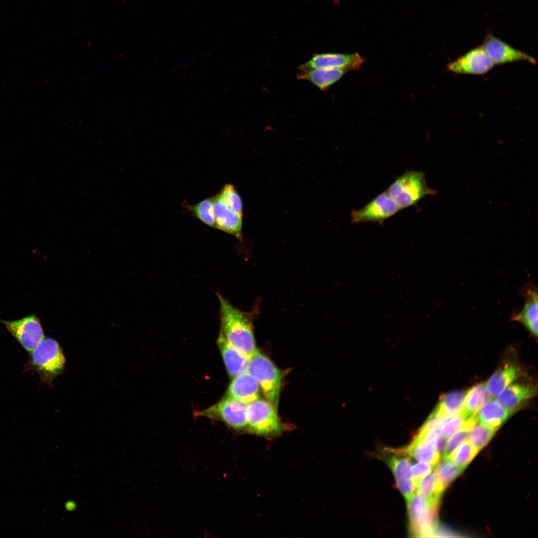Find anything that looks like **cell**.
I'll return each mask as SVG.
<instances>
[{
  "label": "cell",
  "instance_id": "cell-19",
  "mask_svg": "<svg viewBox=\"0 0 538 538\" xmlns=\"http://www.w3.org/2000/svg\"><path fill=\"white\" fill-rule=\"evenodd\" d=\"M512 413V411L502 406L496 399H489L478 411V420L496 431Z\"/></svg>",
  "mask_w": 538,
  "mask_h": 538
},
{
  "label": "cell",
  "instance_id": "cell-7",
  "mask_svg": "<svg viewBox=\"0 0 538 538\" xmlns=\"http://www.w3.org/2000/svg\"><path fill=\"white\" fill-rule=\"evenodd\" d=\"M247 403L227 397L197 414L221 420L232 428L240 430L247 429Z\"/></svg>",
  "mask_w": 538,
  "mask_h": 538
},
{
  "label": "cell",
  "instance_id": "cell-21",
  "mask_svg": "<svg viewBox=\"0 0 538 538\" xmlns=\"http://www.w3.org/2000/svg\"><path fill=\"white\" fill-rule=\"evenodd\" d=\"M485 384H479L466 393L463 408L460 415L465 419L478 415L483 405L489 399Z\"/></svg>",
  "mask_w": 538,
  "mask_h": 538
},
{
  "label": "cell",
  "instance_id": "cell-26",
  "mask_svg": "<svg viewBox=\"0 0 538 538\" xmlns=\"http://www.w3.org/2000/svg\"><path fill=\"white\" fill-rule=\"evenodd\" d=\"M442 458L437 463L434 472L441 485L445 489L464 470L456 466L450 458Z\"/></svg>",
  "mask_w": 538,
  "mask_h": 538
},
{
  "label": "cell",
  "instance_id": "cell-25",
  "mask_svg": "<svg viewBox=\"0 0 538 538\" xmlns=\"http://www.w3.org/2000/svg\"><path fill=\"white\" fill-rule=\"evenodd\" d=\"M214 196L202 200L198 203L191 205L185 204L187 211L195 218L206 225L216 228L213 213Z\"/></svg>",
  "mask_w": 538,
  "mask_h": 538
},
{
  "label": "cell",
  "instance_id": "cell-11",
  "mask_svg": "<svg viewBox=\"0 0 538 538\" xmlns=\"http://www.w3.org/2000/svg\"><path fill=\"white\" fill-rule=\"evenodd\" d=\"M365 59L358 53L343 54L323 53L314 54L308 61L300 65L299 72L314 69L348 67L352 70L362 67Z\"/></svg>",
  "mask_w": 538,
  "mask_h": 538
},
{
  "label": "cell",
  "instance_id": "cell-14",
  "mask_svg": "<svg viewBox=\"0 0 538 538\" xmlns=\"http://www.w3.org/2000/svg\"><path fill=\"white\" fill-rule=\"evenodd\" d=\"M213 213L217 229L242 240V216L233 211L219 193L214 196Z\"/></svg>",
  "mask_w": 538,
  "mask_h": 538
},
{
  "label": "cell",
  "instance_id": "cell-18",
  "mask_svg": "<svg viewBox=\"0 0 538 538\" xmlns=\"http://www.w3.org/2000/svg\"><path fill=\"white\" fill-rule=\"evenodd\" d=\"M217 344L230 376L235 377L246 371L250 358L233 347L220 332Z\"/></svg>",
  "mask_w": 538,
  "mask_h": 538
},
{
  "label": "cell",
  "instance_id": "cell-5",
  "mask_svg": "<svg viewBox=\"0 0 538 538\" xmlns=\"http://www.w3.org/2000/svg\"><path fill=\"white\" fill-rule=\"evenodd\" d=\"M275 409L269 401L262 399L248 404L247 430L266 437L280 434L284 430V426L280 422Z\"/></svg>",
  "mask_w": 538,
  "mask_h": 538
},
{
  "label": "cell",
  "instance_id": "cell-13",
  "mask_svg": "<svg viewBox=\"0 0 538 538\" xmlns=\"http://www.w3.org/2000/svg\"><path fill=\"white\" fill-rule=\"evenodd\" d=\"M521 294L525 299L523 308L512 314L511 320L521 323L535 337L538 335V295L537 287L533 283L524 286Z\"/></svg>",
  "mask_w": 538,
  "mask_h": 538
},
{
  "label": "cell",
  "instance_id": "cell-27",
  "mask_svg": "<svg viewBox=\"0 0 538 538\" xmlns=\"http://www.w3.org/2000/svg\"><path fill=\"white\" fill-rule=\"evenodd\" d=\"M495 431L478 420L469 431L468 441L479 451L489 443Z\"/></svg>",
  "mask_w": 538,
  "mask_h": 538
},
{
  "label": "cell",
  "instance_id": "cell-9",
  "mask_svg": "<svg viewBox=\"0 0 538 538\" xmlns=\"http://www.w3.org/2000/svg\"><path fill=\"white\" fill-rule=\"evenodd\" d=\"M401 209L387 191L381 193L362 208L351 214L353 223H382Z\"/></svg>",
  "mask_w": 538,
  "mask_h": 538
},
{
  "label": "cell",
  "instance_id": "cell-6",
  "mask_svg": "<svg viewBox=\"0 0 538 538\" xmlns=\"http://www.w3.org/2000/svg\"><path fill=\"white\" fill-rule=\"evenodd\" d=\"M410 534L415 537H428L433 533L437 522L438 507L430 505L415 495L407 504Z\"/></svg>",
  "mask_w": 538,
  "mask_h": 538
},
{
  "label": "cell",
  "instance_id": "cell-32",
  "mask_svg": "<svg viewBox=\"0 0 538 538\" xmlns=\"http://www.w3.org/2000/svg\"><path fill=\"white\" fill-rule=\"evenodd\" d=\"M466 420L460 414L445 418L439 429L440 435L443 439H447L463 427Z\"/></svg>",
  "mask_w": 538,
  "mask_h": 538
},
{
  "label": "cell",
  "instance_id": "cell-33",
  "mask_svg": "<svg viewBox=\"0 0 538 538\" xmlns=\"http://www.w3.org/2000/svg\"><path fill=\"white\" fill-rule=\"evenodd\" d=\"M432 465L424 462H418L412 466L410 470L412 478L418 482L422 477L430 473L433 468Z\"/></svg>",
  "mask_w": 538,
  "mask_h": 538
},
{
  "label": "cell",
  "instance_id": "cell-20",
  "mask_svg": "<svg viewBox=\"0 0 538 538\" xmlns=\"http://www.w3.org/2000/svg\"><path fill=\"white\" fill-rule=\"evenodd\" d=\"M519 370L514 364L500 368L490 378L485 384L490 396L496 398L516 379Z\"/></svg>",
  "mask_w": 538,
  "mask_h": 538
},
{
  "label": "cell",
  "instance_id": "cell-1",
  "mask_svg": "<svg viewBox=\"0 0 538 538\" xmlns=\"http://www.w3.org/2000/svg\"><path fill=\"white\" fill-rule=\"evenodd\" d=\"M220 305V332L235 349L250 358L256 348L253 316L216 293Z\"/></svg>",
  "mask_w": 538,
  "mask_h": 538
},
{
  "label": "cell",
  "instance_id": "cell-3",
  "mask_svg": "<svg viewBox=\"0 0 538 538\" xmlns=\"http://www.w3.org/2000/svg\"><path fill=\"white\" fill-rule=\"evenodd\" d=\"M400 209L417 203L434 191L428 188L422 172L408 171L399 177L386 191Z\"/></svg>",
  "mask_w": 538,
  "mask_h": 538
},
{
  "label": "cell",
  "instance_id": "cell-28",
  "mask_svg": "<svg viewBox=\"0 0 538 538\" xmlns=\"http://www.w3.org/2000/svg\"><path fill=\"white\" fill-rule=\"evenodd\" d=\"M387 463L394 475L396 483L412 478L410 460L408 457L392 456L387 459Z\"/></svg>",
  "mask_w": 538,
  "mask_h": 538
},
{
  "label": "cell",
  "instance_id": "cell-10",
  "mask_svg": "<svg viewBox=\"0 0 538 538\" xmlns=\"http://www.w3.org/2000/svg\"><path fill=\"white\" fill-rule=\"evenodd\" d=\"M495 64L483 46L474 48L447 65L448 71L456 74L483 75Z\"/></svg>",
  "mask_w": 538,
  "mask_h": 538
},
{
  "label": "cell",
  "instance_id": "cell-22",
  "mask_svg": "<svg viewBox=\"0 0 538 538\" xmlns=\"http://www.w3.org/2000/svg\"><path fill=\"white\" fill-rule=\"evenodd\" d=\"M466 393L455 391L444 396L431 416L447 418L460 415L464 405Z\"/></svg>",
  "mask_w": 538,
  "mask_h": 538
},
{
  "label": "cell",
  "instance_id": "cell-16",
  "mask_svg": "<svg viewBox=\"0 0 538 538\" xmlns=\"http://www.w3.org/2000/svg\"><path fill=\"white\" fill-rule=\"evenodd\" d=\"M537 390L532 384L512 383L496 398L504 407L512 412L536 394Z\"/></svg>",
  "mask_w": 538,
  "mask_h": 538
},
{
  "label": "cell",
  "instance_id": "cell-31",
  "mask_svg": "<svg viewBox=\"0 0 538 538\" xmlns=\"http://www.w3.org/2000/svg\"><path fill=\"white\" fill-rule=\"evenodd\" d=\"M465 424L447 438L443 449L442 458H449L455 449L468 438L471 427Z\"/></svg>",
  "mask_w": 538,
  "mask_h": 538
},
{
  "label": "cell",
  "instance_id": "cell-15",
  "mask_svg": "<svg viewBox=\"0 0 538 538\" xmlns=\"http://www.w3.org/2000/svg\"><path fill=\"white\" fill-rule=\"evenodd\" d=\"M259 395V383L256 378L247 371L235 377L227 392V397L247 404L258 399Z\"/></svg>",
  "mask_w": 538,
  "mask_h": 538
},
{
  "label": "cell",
  "instance_id": "cell-24",
  "mask_svg": "<svg viewBox=\"0 0 538 538\" xmlns=\"http://www.w3.org/2000/svg\"><path fill=\"white\" fill-rule=\"evenodd\" d=\"M417 495L426 500L430 505L438 507L439 499L444 490L434 472L429 473L417 482Z\"/></svg>",
  "mask_w": 538,
  "mask_h": 538
},
{
  "label": "cell",
  "instance_id": "cell-8",
  "mask_svg": "<svg viewBox=\"0 0 538 538\" xmlns=\"http://www.w3.org/2000/svg\"><path fill=\"white\" fill-rule=\"evenodd\" d=\"M0 321L29 353L32 351L44 338L40 321L35 315H31L18 320L0 319Z\"/></svg>",
  "mask_w": 538,
  "mask_h": 538
},
{
  "label": "cell",
  "instance_id": "cell-17",
  "mask_svg": "<svg viewBox=\"0 0 538 538\" xmlns=\"http://www.w3.org/2000/svg\"><path fill=\"white\" fill-rule=\"evenodd\" d=\"M350 70L352 69L348 67L317 69L298 71L296 76L298 79L307 80L320 90L325 91Z\"/></svg>",
  "mask_w": 538,
  "mask_h": 538
},
{
  "label": "cell",
  "instance_id": "cell-4",
  "mask_svg": "<svg viewBox=\"0 0 538 538\" xmlns=\"http://www.w3.org/2000/svg\"><path fill=\"white\" fill-rule=\"evenodd\" d=\"M246 371L256 378L266 399L276 408L281 383V376L277 368L256 349L250 358Z\"/></svg>",
  "mask_w": 538,
  "mask_h": 538
},
{
  "label": "cell",
  "instance_id": "cell-2",
  "mask_svg": "<svg viewBox=\"0 0 538 538\" xmlns=\"http://www.w3.org/2000/svg\"><path fill=\"white\" fill-rule=\"evenodd\" d=\"M65 360L62 349L55 340L44 338L30 353L25 367L27 370L35 371L44 383L50 384L61 374Z\"/></svg>",
  "mask_w": 538,
  "mask_h": 538
},
{
  "label": "cell",
  "instance_id": "cell-23",
  "mask_svg": "<svg viewBox=\"0 0 538 538\" xmlns=\"http://www.w3.org/2000/svg\"><path fill=\"white\" fill-rule=\"evenodd\" d=\"M400 451L432 466L437 464L440 459V452L432 444L417 437L405 450Z\"/></svg>",
  "mask_w": 538,
  "mask_h": 538
},
{
  "label": "cell",
  "instance_id": "cell-12",
  "mask_svg": "<svg viewBox=\"0 0 538 538\" xmlns=\"http://www.w3.org/2000/svg\"><path fill=\"white\" fill-rule=\"evenodd\" d=\"M482 46L495 65L519 61H527L533 65L537 64V60L533 57L491 35L486 37Z\"/></svg>",
  "mask_w": 538,
  "mask_h": 538
},
{
  "label": "cell",
  "instance_id": "cell-29",
  "mask_svg": "<svg viewBox=\"0 0 538 538\" xmlns=\"http://www.w3.org/2000/svg\"><path fill=\"white\" fill-rule=\"evenodd\" d=\"M468 440L464 441L452 453L450 459L458 467L464 470L478 452Z\"/></svg>",
  "mask_w": 538,
  "mask_h": 538
},
{
  "label": "cell",
  "instance_id": "cell-30",
  "mask_svg": "<svg viewBox=\"0 0 538 538\" xmlns=\"http://www.w3.org/2000/svg\"><path fill=\"white\" fill-rule=\"evenodd\" d=\"M224 202L235 212L243 216V203L235 186L225 184L219 193Z\"/></svg>",
  "mask_w": 538,
  "mask_h": 538
}]
</instances>
